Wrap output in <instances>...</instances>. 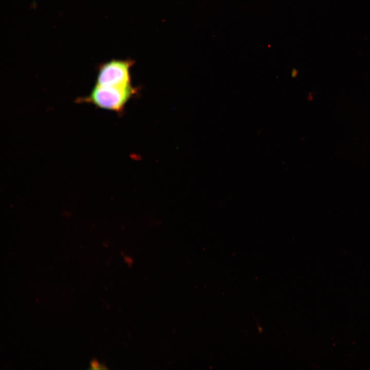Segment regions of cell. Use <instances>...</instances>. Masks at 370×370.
Masks as SVG:
<instances>
[{
	"instance_id": "2",
	"label": "cell",
	"mask_w": 370,
	"mask_h": 370,
	"mask_svg": "<svg viewBox=\"0 0 370 370\" xmlns=\"http://www.w3.org/2000/svg\"><path fill=\"white\" fill-rule=\"evenodd\" d=\"M135 61L132 59L112 60L99 67L96 85L125 86L131 85L130 69Z\"/></svg>"
},
{
	"instance_id": "3",
	"label": "cell",
	"mask_w": 370,
	"mask_h": 370,
	"mask_svg": "<svg viewBox=\"0 0 370 370\" xmlns=\"http://www.w3.org/2000/svg\"><path fill=\"white\" fill-rule=\"evenodd\" d=\"M90 365L92 369H106V368L103 367V365H101L96 359H94L91 361Z\"/></svg>"
},
{
	"instance_id": "1",
	"label": "cell",
	"mask_w": 370,
	"mask_h": 370,
	"mask_svg": "<svg viewBox=\"0 0 370 370\" xmlns=\"http://www.w3.org/2000/svg\"><path fill=\"white\" fill-rule=\"evenodd\" d=\"M136 92V88L132 84L125 86L95 85L90 94L78 99V102L90 103L99 108L120 113Z\"/></svg>"
}]
</instances>
